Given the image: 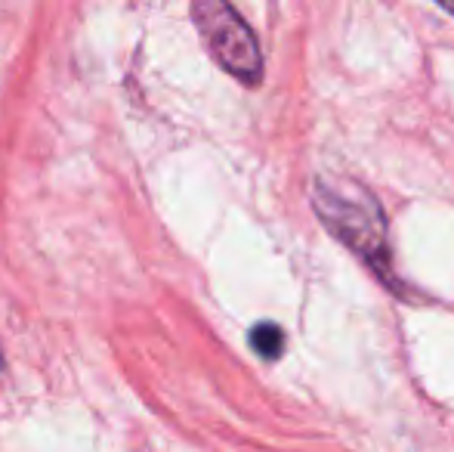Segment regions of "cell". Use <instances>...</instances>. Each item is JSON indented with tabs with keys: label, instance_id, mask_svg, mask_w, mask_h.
Instances as JSON below:
<instances>
[{
	"label": "cell",
	"instance_id": "obj_5",
	"mask_svg": "<svg viewBox=\"0 0 454 452\" xmlns=\"http://www.w3.org/2000/svg\"><path fill=\"white\" fill-rule=\"evenodd\" d=\"M4 366H6V360H4V350H0V372H4Z\"/></svg>",
	"mask_w": 454,
	"mask_h": 452
},
{
	"label": "cell",
	"instance_id": "obj_2",
	"mask_svg": "<svg viewBox=\"0 0 454 452\" xmlns=\"http://www.w3.org/2000/svg\"><path fill=\"white\" fill-rule=\"evenodd\" d=\"M192 19L201 31L214 59L241 84L254 87L263 81V53L254 28L239 16V10L223 0H198L192 4Z\"/></svg>",
	"mask_w": 454,
	"mask_h": 452
},
{
	"label": "cell",
	"instance_id": "obj_1",
	"mask_svg": "<svg viewBox=\"0 0 454 452\" xmlns=\"http://www.w3.org/2000/svg\"><path fill=\"white\" fill-rule=\"evenodd\" d=\"M312 208L337 242L349 248L371 266L383 282L393 285V260H389V235L377 199L359 183L318 177L312 183Z\"/></svg>",
	"mask_w": 454,
	"mask_h": 452
},
{
	"label": "cell",
	"instance_id": "obj_3",
	"mask_svg": "<svg viewBox=\"0 0 454 452\" xmlns=\"http://www.w3.org/2000/svg\"><path fill=\"white\" fill-rule=\"evenodd\" d=\"M251 347L263 360H278L285 353V332L275 322H257L251 329Z\"/></svg>",
	"mask_w": 454,
	"mask_h": 452
},
{
	"label": "cell",
	"instance_id": "obj_4",
	"mask_svg": "<svg viewBox=\"0 0 454 452\" xmlns=\"http://www.w3.org/2000/svg\"><path fill=\"white\" fill-rule=\"evenodd\" d=\"M442 10L449 12V16H454V4H442Z\"/></svg>",
	"mask_w": 454,
	"mask_h": 452
}]
</instances>
